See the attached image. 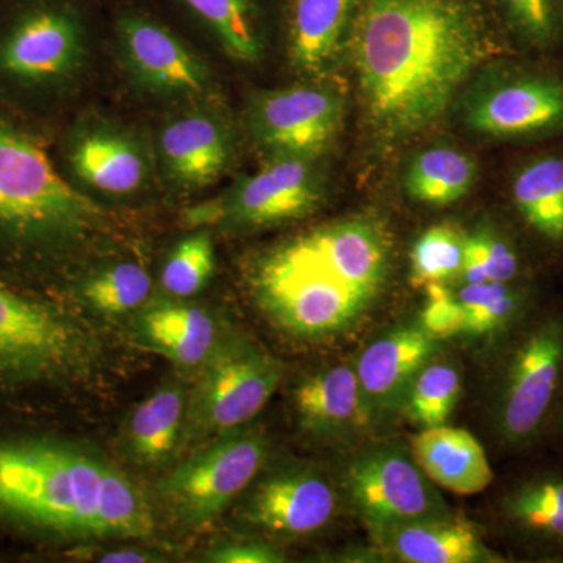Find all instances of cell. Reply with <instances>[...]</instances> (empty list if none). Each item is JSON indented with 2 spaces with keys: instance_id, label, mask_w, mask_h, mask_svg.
Segmentation results:
<instances>
[{
  "instance_id": "obj_1",
  "label": "cell",
  "mask_w": 563,
  "mask_h": 563,
  "mask_svg": "<svg viewBox=\"0 0 563 563\" xmlns=\"http://www.w3.org/2000/svg\"><path fill=\"white\" fill-rule=\"evenodd\" d=\"M485 55L457 0H368L354 32V65L377 131L407 136L450 107Z\"/></svg>"
},
{
  "instance_id": "obj_2",
  "label": "cell",
  "mask_w": 563,
  "mask_h": 563,
  "mask_svg": "<svg viewBox=\"0 0 563 563\" xmlns=\"http://www.w3.org/2000/svg\"><path fill=\"white\" fill-rule=\"evenodd\" d=\"M0 521L54 539H146L155 521L120 468L49 437L0 439Z\"/></svg>"
},
{
  "instance_id": "obj_3",
  "label": "cell",
  "mask_w": 563,
  "mask_h": 563,
  "mask_svg": "<svg viewBox=\"0 0 563 563\" xmlns=\"http://www.w3.org/2000/svg\"><path fill=\"white\" fill-rule=\"evenodd\" d=\"M390 242L369 220L321 225L277 244L255 262V302L285 333L324 340L350 331L387 284Z\"/></svg>"
},
{
  "instance_id": "obj_4",
  "label": "cell",
  "mask_w": 563,
  "mask_h": 563,
  "mask_svg": "<svg viewBox=\"0 0 563 563\" xmlns=\"http://www.w3.org/2000/svg\"><path fill=\"white\" fill-rule=\"evenodd\" d=\"M109 217L58 173L32 132L0 113V277L29 287L49 276L103 235Z\"/></svg>"
},
{
  "instance_id": "obj_5",
  "label": "cell",
  "mask_w": 563,
  "mask_h": 563,
  "mask_svg": "<svg viewBox=\"0 0 563 563\" xmlns=\"http://www.w3.org/2000/svg\"><path fill=\"white\" fill-rule=\"evenodd\" d=\"M99 357L101 342L79 317L0 277V413L32 412L81 383Z\"/></svg>"
},
{
  "instance_id": "obj_6",
  "label": "cell",
  "mask_w": 563,
  "mask_h": 563,
  "mask_svg": "<svg viewBox=\"0 0 563 563\" xmlns=\"http://www.w3.org/2000/svg\"><path fill=\"white\" fill-rule=\"evenodd\" d=\"M87 14L70 0H38L0 31V91L54 99L73 91L90 68Z\"/></svg>"
},
{
  "instance_id": "obj_7",
  "label": "cell",
  "mask_w": 563,
  "mask_h": 563,
  "mask_svg": "<svg viewBox=\"0 0 563 563\" xmlns=\"http://www.w3.org/2000/svg\"><path fill=\"white\" fill-rule=\"evenodd\" d=\"M284 372V363L257 343L222 331L190 388L180 453L254 420L279 387Z\"/></svg>"
},
{
  "instance_id": "obj_8",
  "label": "cell",
  "mask_w": 563,
  "mask_h": 563,
  "mask_svg": "<svg viewBox=\"0 0 563 563\" xmlns=\"http://www.w3.org/2000/svg\"><path fill=\"white\" fill-rule=\"evenodd\" d=\"M563 404V317L525 321L507 355L496 426L504 442L525 448L542 439Z\"/></svg>"
},
{
  "instance_id": "obj_9",
  "label": "cell",
  "mask_w": 563,
  "mask_h": 563,
  "mask_svg": "<svg viewBox=\"0 0 563 563\" xmlns=\"http://www.w3.org/2000/svg\"><path fill=\"white\" fill-rule=\"evenodd\" d=\"M268 455L258 431L224 433L191 450L157 485V496L180 528L198 531L218 517L257 477Z\"/></svg>"
},
{
  "instance_id": "obj_10",
  "label": "cell",
  "mask_w": 563,
  "mask_h": 563,
  "mask_svg": "<svg viewBox=\"0 0 563 563\" xmlns=\"http://www.w3.org/2000/svg\"><path fill=\"white\" fill-rule=\"evenodd\" d=\"M324 196L313 161L273 157L261 172L243 177L228 190L187 207L180 214L185 229L250 231L301 220L318 209Z\"/></svg>"
},
{
  "instance_id": "obj_11",
  "label": "cell",
  "mask_w": 563,
  "mask_h": 563,
  "mask_svg": "<svg viewBox=\"0 0 563 563\" xmlns=\"http://www.w3.org/2000/svg\"><path fill=\"white\" fill-rule=\"evenodd\" d=\"M113 36L118 60L136 90L181 106L218 102L209 63L165 22L125 9L114 20Z\"/></svg>"
},
{
  "instance_id": "obj_12",
  "label": "cell",
  "mask_w": 563,
  "mask_h": 563,
  "mask_svg": "<svg viewBox=\"0 0 563 563\" xmlns=\"http://www.w3.org/2000/svg\"><path fill=\"white\" fill-rule=\"evenodd\" d=\"M344 487L374 536L393 526L451 515L432 481L401 451H372L355 459L344 474Z\"/></svg>"
},
{
  "instance_id": "obj_13",
  "label": "cell",
  "mask_w": 563,
  "mask_h": 563,
  "mask_svg": "<svg viewBox=\"0 0 563 563\" xmlns=\"http://www.w3.org/2000/svg\"><path fill=\"white\" fill-rule=\"evenodd\" d=\"M154 154L158 173L174 190H203L231 168L235 132L220 102L188 103L163 122Z\"/></svg>"
},
{
  "instance_id": "obj_14",
  "label": "cell",
  "mask_w": 563,
  "mask_h": 563,
  "mask_svg": "<svg viewBox=\"0 0 563 563\" xmlns=\"http://www.w3.org/2000/svg\"><path fill=\"white\" fill-rule=\"evenodd\" d=\"M343 101L321 85H296L262 92L247 110L252 139L273 157L314 161L342 128Z\"/></svg>"
},
{
  "instance_id": "obj_15",
  "label": "cell",
  "mask_w": 563,
  "mask_h": 563,
  "mask_svg": "<svg viewBox=\"0 0 563 563\" xmlns=\"http://www.w3.org/2000/svg\"><path fill=\"white\" fill-rule=\"evenodd\" d=\"M63 152L77 184L109 198L143 191L157 169L154 146L133 129L98 114L73 125Z\"/></svg>"
},
{
  "instance_id": "obj_16",
  "label": "cell",
  "mask_w": 563,
  "mask_h": 563,
  "mask_svg": "<svg viewBox=\"0 0 563 563\" xmlns=\"http://www.w3.org/2000/svg\"><path fill=\"white\" fill-rule=\"evenodd\" d=\"M336 512L335 492L312 470H282L263 477L242 506L243 521L277 536L318 532Z\"/></svg>"
},
{
  "instance_id": "obj_17",
  "label": "cell",
  "mask_w": 563,
  "mask_h": 563,
  "mask_svg": "<svg viewBox=\"0 0 563 563\" xmlns=\"http://www.w3.org/2000/svg\"><path fill=\"white\" fill-rule=\"evenodd\" d=\"M473 131L490 136H523L563 124V84L544 77L503 81L474 96L466 109Z\"/></svg>"
},
{
  "instance_id": "obj_18",
  "label": "cell",
  "mask_w": 563,
  "mask_h": 563,
  "mask_svg": "<svg viewBox=\"0 0 563 563\" xmlns=\"http://www.w3.org/2000/svg\"><path fill=\"white\" fill-rule=\"evenodd\" d=\"M437 351L439 343L421 325L396 329L369 344L355 366L369 418L401 407L413 377Z\"/></svg>"
},
{
  "instance_id": "obj_19",
  "label": "cell",
  "mask_w": 563,
  "mask_h": 563,
  "mask_svg": "<svg viewBox=\"0 0 563 563\" xmlns=\"http://www.w3.org/2000/svg\"><path fill=\"white\" fill-rule=\"evenodd\" d=\"M221 333L209 310L180 301L150 303L136 312L132 322L136 346L161 354L188 372L201 368Z\"/></svg>"
},
{
  "instance_id": "obj_20",
  "label": "cell",
  "mask_w": 563,
  "mask_h": 563,
  "mask_svg": "<svg viewBox=\"0 0 563 563\" xmlns=\"http://www.w3.org/2000/svg\"><path fill=\"white\" fill-rule=\"evenodd\" d=\"M376 539L399 562H503L501 555L487 548L472 523L453 515L393 526L377 533Z\"/></svg>"
},
{
  "instance_id": "obj_21",
  "label": "cell",
  "mask_w": 563,
  "mask_h": 563,
  "mask_svg": "<svg viewBox=\"0 0 563 563\" xmlns=\"http://www.w3.org/2000/svg\"><path fill=\"white\" fill-rule=\"evenodd\" d=\"M412 451L429 481L455 495H477L495 479L483 444L465 429L424 428L413 437Z\"/></svg>"
},
{
  "instance_id": "obj_22",
  "label": "cell",
  "mask_w": 563,
  "mask_h": 563,
  "mask_svg": "<svg viewBox=\"0 0 563 563\" xmlns=\"http://www.w3.org/2000/svg\"><path fill=\"white\" fill-rule=\"evenodd\" d=\"M190 390L163 385L132 410L125 424V450L140 465L161 466L180 454Z\"/></svg>"
},
{
  "instance_id": "obj_23",
  "label": "cell",
  "mask_w": 563,
  "mask_h": 563,
  "mask_svg": "<svg viewBox=\"0 0 563 563\" xmlns=\"http://www.w3.org/2000/svg\"><path fill=\"white\" fill-rule=\"evenodd\" d=\"M225 57L257 65L268 52V27L262 0H176Z\"/></svg>"
},
{
  "instance_id": "obj_24",
  "label": "cell",
  "mask_w": 563,
  "mask_h": 563,
  "mask_svg": "<svg viewBox=\"0 0 563 563\" xmlns=\"http://www.w3.org/2000/svg\"><path fill=\"white\" fill-rule=\"evenodd\" d=\"M303 428L318 433L342 431L372 420L355 368L336 365L303 379L295 390Z\"/></svg>"
},
{
  "instance_id": "obj_25",
  "label": "cell",
  "mask_w": 563,
  "mask_h": 563,
  "mask_svg": "<svg viewBox=\"0 0 563 563\" xmlns=\"http://www.w3.org/2000/svg\"><path fill=\"white\" fill-rule=\"evenodd\" d=\"M352 0H292L288 52L303 74H320L331 65L346 33Z\"/></svg>"
},
{
  "instance_id": "obj_26",
  "label": "cell",
  "mask_w": 563,
  "mask_h": 563,
  "mask_svg": "<svg viewBox=\"0 0 563 563\" xmlns=\"http://www.w3.org/2000/svg\"><path fill=\"white\" fill-rule=\"evenodd\" d=\"M507 525L523 542L563 551V473H544L515 485L503 499Z\"/></svg>"
},
{
  "instance_id": "obj_27",
  "label": "cell",
  "mask_w": 563,
  "mask_h": 563,
  "mask_svg": "<svg viewBox=\"0 0 563 563\" xmlns=\"http://www.w3.org/2000/svg\"><path fill=\"white\" fill-rule=\"evenodd\" d=\"M512 198L518 213L537 236L563 244V158L529 163L515 177Z\"/></svg>"
},
{
  "instance_id": "obj_28",
  "label": "cell",
  "mask_w": 563,
  "mask_h": 563,
  "mask_svg": "<svg viewBox=\"0 0 563 563\" xmlns=\"http://www.w3.org/2000/svg\"><path fill=\"white\" fill-rule=\"evenodd\" d=\"M476 176V163L465 152L431 147L410 163L406 190L410 198L426 206H450L472 190Z\"/></svg>"
},
{
  "instance_id": "obj_29",
  "label": "cell",
  "mask_w": 563,
  "mask_h": 563,
  "mask_svg": "<svg viewBox=\"0 0 563 563\" xmlns=\"http://www.w3.org/2000/svg\"><path fill=\"white\" fill-rule=\"evenodd\" d=\"M455 296L465 310V332L472 335H503L529 318L531 298L520 284H465Z\"/></svg>"
},
{
  "instance_id": "obj_30",
  "label": "cell",
  "mask_w": 563,
  "mask_h": 563,
  "mask_svg": "<svg viewBox=\"0 0 563 563\" xmlns=\"http://www.w3.org/2000/svg\"><path fill=\"white\" fill-rule=\"evenodd\" d=\"M152 277L136 262H120L92 274L81 287V296L103 314L139 312L151 298Z\"/></svg>"
},
{
  "instance_id": "obj_31",
  "label": "cell",
  "mask_w": 563,
  "mask_h": 563,
  "mask_svg": "<svg viewBox=\"0 0 563 563\" xmlns=\"http://www.w3.org/2000/svg\"><path fill=\"white\" fill-rule=\"evenodd\" d=\"M461 393V376L453 366L429 362L413 377L401 407L415 424L433 428L451 417Z\"/></svg>"
},
{
  "instance_id": "obj_32",
  "label": "cell",
  "mask_w": 563,
  "mask_h": 563,
  "mask_svg": "<svg viewBox=\"0 0 563 563\" xmlns=\"http://www.w3.org/2000/svg\"><path fill=\"white\" fill-rule=\"evenodd\" d=\"M465 255V235L451 224L428 229L410 252V280L415 287L444 282L461 276Z\"/></svg>"
},
{
  "instance_id": "obj_33",
  "label": "cell",
  "mask_w": 563,
  "mask_h": 563,
  "mask_svg": "<svg viewBox=\"0 0 563 563\" xmlns=\"http://www.w3.org/2000/svg\"><path fill=\"white\" fill-rule=\"evenodd\" d=\"M520 274V252L501 232L483 228L479 232L465 235V255L461 274L465 284H518Z\"/></svg>"
},
{
  "instance_id": "obj_34",
  "label": "cell",
  "mask_w": 563,
  "mask_h": 563,
  "mask_svg": "<svg viewBox=\"0 0 563 563\" xmlns=\"http://www.w3.org/2000/svg\"><path fill=\"white\" fill-rule=\"evenodd\" d=\"M214 272V247L210 231L198 229L181 240L162 272V287L174 299L198 295Z\"/></svg>"
},
{
  "instance_id": "obj_35",
  "label": "cell",
  "mask_w": 563,
  "mask_h": 563,
  "mask_svg": "<svg viewBox=\"0 0 563 563\" xmlns=\"http://www.w3.org/2000/svg\"><path fill=\"white\" fill-rule=\"evenodd\" d=\"M424 288L428 302L421 312V328L435 340L465 332L466 314L457 296L444 284H429Z\"/></svg>"
},
{
  "instance_id": "obj_36",
  "label": "cell",
  "mask_w": 563,
  "mask_h": 563,
  "mask_svg": "<svg viewBox=\"0 0 563 563\" xmlns=\"http://www.w3.org/2000/svg\"><path fill=\"white\" fill-rule=\"evenodd\" d=\"M507 18L523 38L548 43L554 35V0H499Z\"/></svg>"
},
{
  "instance_id": "obj_37",
  "label": "cell",
  "mask_w": 563,
  "mask_h": 563,
  "mask_svg": "<svg viewBox=\"0 0 563 563\" xmlns=\"http://www.w3.org/2000/svg\"><path fill=\"white\" fill-rule=\"evenodd\" d=\"M211 563H280L285 555L276 548L262 542H233L211 548L203 554Z\"/></svg>"
},
{
  "instance_id": "obj_38",
  "label": "cell",
  "mask_w": 563,
  "mask_h": 563,
  "mask_svg": "<svg viewBox=\"0 0 563 563\" xmlns=\"http://www.w3.org/2000/svg\"><path fill=\"white\" fill-rule=\"evenodd\" d=\"M96 561L101 563H146L158 562L157 555L141 550H110L96 555Z\"/></svg>"
}]
</instances>
